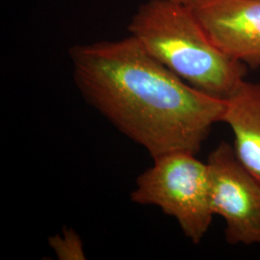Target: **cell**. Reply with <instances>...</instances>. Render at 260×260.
<instances>
[{"mask_svg": "<svg viewBox=\"0 0 260 260\" xmlns=\"http://www.w3.org/2000/svg\"><path fill=\"white\" fill-rule=\"evenodd\" d=\"M210 205L225 223L231 245L260 246V181L244 167L233 145L221 142L206 162Z\"/></svg>", "mask_w": 260, "mask_h": 260, "instance_id": "277c9868", "label": "cell"}, {"mask_svg": "<svg viewBox=\"0 0 260 260\" xmlns=\"http://www.w3.org/2000/svg\"><path fill=\"white\" fill-rule=\"evenodd\" d=\"M190 7L225 55L259 68L260 0H195Z\"/></svg>", "mask_w": 260, "mask_h": 260, "instance_id": "5b68a950", "label": "cell"}, {"mask_svg": "<svg viewBox=\"0 0 260 260\" xmlns=\"http://www.w3.org/2000/svg\"><path fill=\"white\" fill-rule=\"evenodd\" d=\"M188 151H175L153 159L140 175L130 198L134 204L154 205L177 220L195 245L205 238L214 214L210 205L207 164Z\"/></svg>", "mask_w": 260, "mask_h": 260, "instance_id": "3957f363", "label": "cell"}, {"mask_svg": "<svg viewBox=\"0 0 260 260\" xmlns=\"http://www.w3.org/2000/svg\"><path fill=\"white\" fill-rule=\"evenodd\" d=\"M173 1L183 4V5H187V6H191L195 0H173Z\"/></svg>", "mask_w": 260, "mask_h": 260, "instance_id": "ba28073f", "label": "cell"}, {"mask_svg": "<svg viewBox=\"0 0 260 260\" xmlns=\"http://www.w3.org/2000/svg\"><path fill=\"white\" fill-rule=\"evenodd\" d=\"M128 31L169 71L215 98L228 99L247 75V66L214 45L190 6L149 0L132 17Z\"/></svg>", "mask_w": 260, "mask_h": 260, "instance_id": "7a4b0ae2", "label": "cell"}, {"mask_svg": "<svg viewBox=\"0 0 260 260\" xmlns=\"http://www.w3.org/2000/svg\"><path fill=\"white\" fill-rule=\"evenodd\" d=\"M74 80L84 100L152 159L197 154L225 101L186 83L132 36L70 49Z\"/></svg>", "mask_w": 260, "mask_h": 260, "instance_id": "6da1fadb", "label": "cell"}, {"mask_svg": "<svg viewBox=\"0 0 260 260\" xmlns=\"http://www.w3.org/2000/svg\"><path fill=\"white\" fill-rule=\"evenodd\" d=\"M224 101L222 122L233 131L234 152L260 181V83L243 79Z\"/></svg>", "mask_w": 260, "mask_h": 260, "instance_id": "8992f818", "label": "cell"}, {"mask_svg": "<svg viewBox=\"0 0 260 260\" xmlns=\"http://www.w3.org/2000/svg\"><path fill=\"white\" fill-rule=\"evenodd\" d=\"M48 243L59 259H85L83 243L73 229H64L60 234L50 237Z\"/></svg>", "mask_w": 260, "mask_h": 260, "instance_id": "52a82bcc", "label": "cell"}]
</instances>
